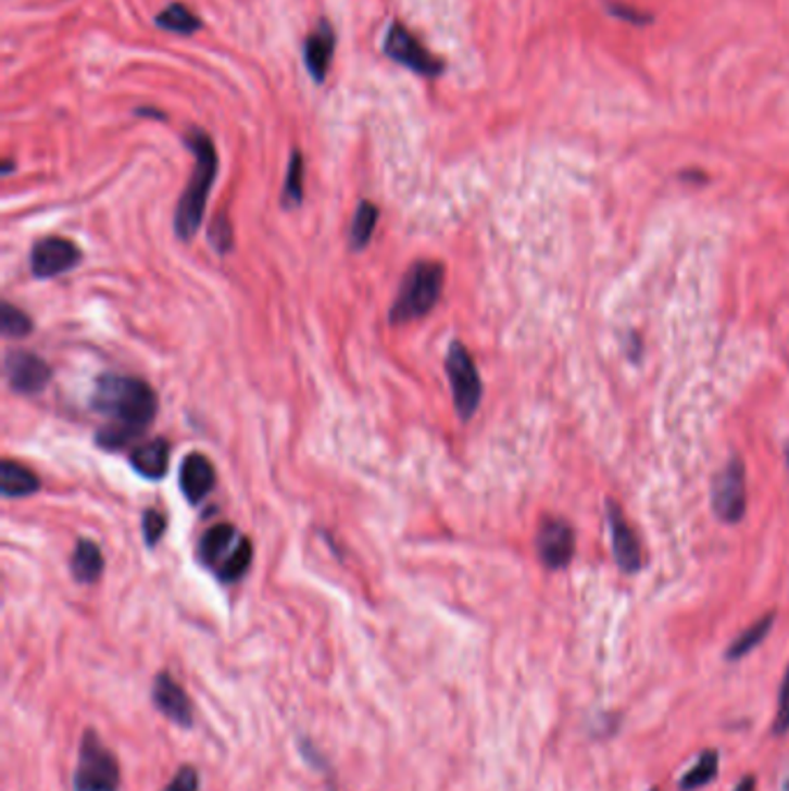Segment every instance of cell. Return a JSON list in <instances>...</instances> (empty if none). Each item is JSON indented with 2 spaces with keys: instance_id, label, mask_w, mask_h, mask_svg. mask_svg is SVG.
Returning a JSON list of instances; mask_svg holds the SVG:
<instances>
[{
  "instance_id": "6da1fadb",
  "label": "cell",
  "mask_w": 789,
  "mask_h": 791,
  "mask_svg": "<svg viewBox=\"0 0 789 791\" xmlns=\"http://www.w3.org/2000/svg\"><path fill=\"white\" fill-rule=\"evenodd\" d=\"M91 405L110 419L98 430V444L110 452L137 440L153 424L158 412L155 391L149 382L110 373L98 377Z\"/></svg>"
},
{
  "instance_id": "7a4b0ae2",
  "label": "cell",
  "mask_w": 789,
  "mask_h": 791,
  "mask_svg": "<svg viewBox=\"0 0 789 791\" xmlns=\"http://www.w3.org/2000/svg\"><path fill=\"white\" fill-rule=\"evenodd\" d=\"M184 141L195 155V170L190 174V181L181 194V200H178L174 229L178 234V239L190 241L195 234L200 231L204 221L209 192L213 188L215 174H218V151H215V143L209 137V133L200 128H190L184 135Z\"/></svg>"
},
{
  "instance_id": "3957f363",
  "label": "cell",
  "mask_w": 789,
  "mask_h": 791,
  "mask_svg": "<svg viewBox=\"0 0 789 791\" xmlns=\"http://www.w3.org/2000/svg\"><path fill=\"white\" fill-rule=\"evenodd\" d=\"M444 287V266L440 262H417L401 280L397 301L389 311L391 325L415 322L436 309Z\"/></svg>"
},
{
  "instance_id": "277c9868",
  "label": "cell",
  "mask_w": 789,
  "mask_h": 791,
  "mask_svg": "<svg viewBox=\"0 0 789 791\" xmlns=\"http://www.w3.org/2000/svg\"><path fill=\"white\" fill-rule=\"evenodd\" d=\"M200 558L221 581L235 583L253 563V547H250V539L231 524H218L204 532Z\"/></svg>"
},
{
  "instance_id": "5b68a950",
  "label": "cell",
  "mask_w": 789,
  "mask_h": 791,
  "mask_svg": "<svg viewBox=\"0 0 789 791\" xmlns=\"http://www.w3.org/2000/svg\"><path fill=\"white\" fill-rule=\"evenodd\" d=\"M121 768L116 754L104 748L98 731L88 729L79 745V757L72 787L75 791H118Z\"/></svg>"
},
{
  "instance_id": "8992f818",
  "label": "cell",
  "mask_w": 789,
  "mask_h": 791,
  "mask_svg": "<svg viewBox=\"0 0 789 791\" xmlns=\"http://www.w3.org/2000/svg\"><path fill=\"white\" fill-rule=\"evenodd\" d=\"M444 368H447V375H450V385H452L459 417L463 422H468L477 412V407L481 403V391H484L477 366L473 362L468 348L459 343V340H454V343L450 346V352H447Z\"/></svg>"
},
{
  "instance_id": "52a82bcc",
  "label": "cell",
  "mask_w": 789,
  "mask_h": 791,
  "mask_svg": "<svg viewBox=\"0 0 789 791\" xmlns=\"http://www.w3.org/2000/svg\"><path fill=\"white\" fill-rule=\"evenodd\" d=\"M711 505L713 514L723 524H739L746 516L748 491H746V465L739 456H731L723 470L711 481Z\"/></svg>"
},
{
  "instance_id": "ba28073f",
  "label": "cell",
  "mask_w": 789,
  "mask_h": 791,
  "mask_svg": "<svg viewBox=\"0 0 789 791\" xmlns=\"http://www.w3.org/2000/svg\"><path fill=\"white\" fill-rule=\"evenodd\" d=\"M383 49L387 59L412 70L419 77L436 79L444 72V61L434 56L401 22H393L389 26Z\"/></svg>"
},
{
  "instance_id": "9c48e42d",
  "label": "cell",
  "mask_w": 789,
  "mask_h": 791,
  "mask_svg": "<svg viewBox=\"0 0 789 791\" xmlns=\"http://www.w3.org/2000/svg\"><path fill=\"white\" fill-rule=\"evenodd\" d=\"M535 549L537 555H540V563L547 569L567 567L574 558V549H577L572 526L563 518L553 516L542 518V524L535 535Z\"/></svg>"
},
{
  "instance_id": "30bf717a",
  "label": "cell",
  "mask_w": 789,
  "mask_h": 791,
  "mask_svg": "<svg viewBox=\"0 0 789 791\" xmlns=\"http://www.w3.org/2000/svg\"><path fill=\"white\" fill-rule=\"evenodd\" d=\"M82 262V250L63 237H47L33 246L30 268L35 278H53L67 274Z\"/></svg>"
},
{
  "instance_id": "8fae6325",
  "label": "cell",
  "mask_w": 789,
  "mask_h": 791,
  "mask_svg": "<svg viewBox=\"0 0 789 791\" xmlns=\"http://www.w3.org/2000/svg\"><path fill=\"white\" fill-rule=\"evenodd\" d=\"M606 524H609V530H612V549H614V558H616L618 569L623 574L641 572L643 553H641L639 537H637L635 528L630 526V520L625 518L621 505H616L614 500H606Z\"/></svg>"
},
{
  "instance_id": "7c38bea8",
  "label": "cell",
  "mask_w": 789,
  "mask_h": 791,
  "mask_svg": "<svg viewBox=\"0 0 789 791\" xmlns=\"http://www.w3.org/2000/svg\"><path fill=\"white\" fill-rule=\"evenodd\" d=\"M5 375L12 391L35 395L51 382V366L38 354L12 350L5 356Z\"/></svg>"
},
{
  "instance_id": "4fadbf2b",
  "label": "cell",
  "mask_w": 789,
  "mask_h": 791,
  "mask_svg": "<svg viewBox=\"0 0 789 791\" xmlns=\"http://www.w3.org/2000/svg\"><path fill=\"white\" fill-rule=\"evenodd\" d=\"M151 699L155 708L163 713L167 720H172L178 727H192V704L186 694V690L178 686L170 671H160L153 680Z\"/></svg>"
},
{
  "instance_id": "5bb4252c",
  "label": "cell",
  "mask_w": 789,
  "mask_h": 791,
  "mask_svg": "<svg viewBox=\"0 0 789 791\" xmlns=\"http://www.w3.org/2000/svg\"><path fill=\"white\" fill-rule=\"evenodd\" d=\"M336 49V33L327 20H320L315 30L303 42V63L309 67L313 81L322 84L329 75L331 56Z\"/></svg>"
},
{
  "instance_id": "9a60e30c",
  "label": "cell",
  "mask_w": 789,
  "mask_h": 791,
  "mask_svg": "<svg viewBox=\"0 0 789 791\" xmlns=\"http://www.w3.org/2000/svg\"><path fill=\"white\" fill-rule=\"evenodd\" d=\"M213 487H215L213 463L202 454L186 456L181 465V491L188 498V502H192V505L202 502Z\"/></svg>"
},
{
  "instance_id": "2e32d148",
  "label": "cell",
  "mask_w": 789,
  "mask_h": 791,
  "mask_svg": "<svg viewBox=\"0 0 789 791\" xmlns=\"http://www.w3.org/2000/svg\"><path fill=\"white\" fill-rule=\"evenodd\" d=\"M130 463L141 477L163 479L170 467V444L163 438L143 442L133 452Z\"/></svg>"
},
{
  "instance_id": "e0dca14e",
  "label": "cell",
  "mask_w": 789,
  "mask_h": 791,
  "mask_svg": "<svg viewBox=\"0 0 789 791\" xmlns=\"http://www.w3.org/2000/svg\"><path fill=\"white\" fill-rule=\"evenodd\" d=\"M72 577L79 583H96L104 569L102 551L91 539H79L75 553H72Z\"/></svg>"
},
{
  "instance_id": "ac0fdd59",
  "label": "cell",
  "mask_w": 789,
  "mask_h": 791,
  "mask_svg": "<svg viewBox=\"0 0 789 791\" xmlns=\"http://www.w3.org/2000/svg\"><path fill=\"white\" fill-rule=\"evenodd\" d=\"M0 491L5 498H24L40 491V479L33 475L26 465L14 461L0 463Z\"/></svg>"
},
{
  "instance_id": "d6986e66",
  "label": "cell",
  "mask_w": 789,
  "mask_h": 791,
  "mask_svg": "<svg viewBox=\"0 0 789 791\" xmlns=\"http://www.w3.org/2000/svg\"><path fill=\"white\" fill-rule=\"evenodd\" d=\"M774 623H776V614H766L757 623H752L750 627H746L743 632L729 643V649H727L725 657L729 662H737V660L746 657L748 653L755 651L757 645L768 637V632H771V627H774Z\"/></svg>"
},
{
  "instance_id": "ffe728a7",
  "label": "cell",
  "mask_w": 789,
  "mask_h": 791,
  "mask_svg": "<svg viewBox=\"0 0 789 791\" xmlns=\"http://www.w3.org/2000/svg\"><path fill=\"white\" fill-rule=\"evenodd\" d=\"M155 26L176 33V35H192L202 28V20L197 16L188 5L184 3H170L163 12H158L155 16Z\"/></svg>"
},
{
  "instance_id": "44dd1931",
  "label": "cell",
  "mask_w": 789,
  "mask_h": 791,
  "mask_svg": "<svg viewBox=\"0 0 789 791\" xmlns=\"http://www.w3.org/2000/svg\"><path fill=\"white\" fill-rule=\"evenodd\" d=\"M717 766H721V754H717L715 750H706L699 754L697 764L686 773L684 778H680V782H678L680 791H694V789H702L709 782H713L717 776Z\"/></svg>"
},
{
  "instance_id": "7402d4cb",
  "label": "cell",
  "mask_w": 789,
  "mask_h": 791,
  "mask_svg": "<svg viewBox=\"0 0 789 791\" xmlns=\"http://www.w3.org/2000/svg\"><path fill=\"white\" fill-rule=\"evenodd\" d=\"M378 206L373 202H362L354 211V218L350 225V248L364 250L366 243L373 239L375 225H378Z\"/></svg>"
},
{
  "instance_id": "603a6c76",
  "label": "cell",
  "mask_w": 789,
  "mask_h": 791,
  "mask_svg": "<svg viewBox=\"0 0 789 791\" xmlns=\"http://www.w3.org/2000/svg\"><path fill=\"white\" fill-rule=\"evenodd\" d=\"M301 200H303V155H301V151H292L280 204L285 209H297L301 204Z\"/></svg>"
},
{
  "instance_id": "cb8c5ba5",
  "label": "cell",
  "mask_w": 789,
  "mask_h": 791,
  "mask_svg": "<svg viewBox=\"0 0 789 791\" xmlns=\"http://www.w3.org/2000/svg\"><path fill=\"white\" fill-rule=\"evenodd\" d=\"M0 329L8 338H24L33 331V319L5 301L3 309H0Z\"/></svg>"
},
{
  "instance_id": "d4e9b609",
  "label": "cell",
  "mask_w": 789,
  "mask_h": 791,
  "mask_svg": "<svg viewBox=\"0 0 789 791\" xmlns=\"http://www.w3.org/2000/svg\"><path fill=\"white\" fill-rule=\"evenodd\" d=\"M141 530H143V542L147 547H155L160 539H163L167 530V518L160 510H149L141 516Z\"/></svg>"
},
{
  "instance_id": "484cf974",
  "label": "cell",
  "mask_w": 789,
  "mask_h": 791,
  "mask_svg": "<svg viewBox=\"0 0 789 791\" xmlns=\"http://www.w3.org/2000/svg\"><path fill=\"white\" fill-rule=\"evenodd\" d=\"M774 736H785L789 731V667L785 669L780 692H778V711L774 720Z\"/></svg>"
},
{
  "instance_id": "4316f807",
  "label": "cell",
  "mask_w": 789,
  "mask_h": 791,
  "mask_svg": "<svg viewBox=\"0 0 789 791\" xmlns=\"http://www.w3.org/2000/svg\"><path fill=\"white\" fill-rule=\"evenodd\" d=\"M209 241H211V246L215 250H218V253H227V250L231 248V227H229L225 215H218V218L211 223Z\"/></svg>"
},
{
  "instance_id": "83f0119b",
  "label": "cell",
  "mask_w": 789,
  "mask_h": 791,
  "mask_svg": "<svg viewBox=\"0 0 789 791\" xmlns=\"http://www.w3.org/2000/svg\"><path fill=\"white\" fill-rule=\"evenodd\" d=\"M606 12L612 16H616V20L627 22V24H635V26H643V24L653 22L651 14H643L637 8H630L625 3H606Z\"/></svg>"
},
{
  "instance_id": "f1b7e54d",
  "label": "cell",
  "mask_w": 789,
  "mask_h": 791,
  "mask_svg": "<svg viewBox=\"0 0 789 791\" xmlns=\"http://www.w3.org/2000/svg\"><path fill=\"white\" fill-rule=\"evenodd\" d=\"M163 791H200V776L192 766H181Z\"/></svg>"
},
{
  "instance_id": "f546056e",
  "label": "cell",
  "mask_w": 789,
  "mask_h": 791,
  "mask_svg": "<svg viewBox=\"0 0 789 791\" xmlns=\"http://www.w3.org/2000/svg\"><path fill=\"white\" fill-rule=\"evenodd\" d=\"M135 114L137 116H147V118H160V121L167 118V114L165 112H158L155 106H139V110Z\"/></svg>"
},
{
  "instance_id": "4dcf8cb0",
  "label": "cell",
  "mask_w": 789,
  "mask_h": 791,
  "mask_svg": "<svg viewBox=\"0 0 789 791\" xmlns=\"http://www.w3.org/2000/svg\"><path fill=\"white\" fill-rule=\"evenodd\" d=\"M757 789V780H755V776H746L739 784H737V789H734V791H755Z\"/></svg>"
},
{
  "instance_id": "1f68e13d",
  "label": "cell",
  "mask_w": 789,
  "mask_h": 791,
  "mask_svg": "<svg viewBox=\"0 0 789 791\" xmlns=\"http://www.w3.org/2000/svg\"><path fill=\"white\" fill-rule=\"evenodd\" d=\"M14 167H12V160H5V165H3V174H10Z\"/></svg>"
},
{
  "instance_id": "d6a6232c",
  "label": "cell",
  "mask_w": 789,
  "mask_h": 791,
  "mask_svg": "<svg viewBox=\"0 0 789 791\" xmlns=\"http://www.w3.org/2000/svg\"><path fill=\"white\" fill-rule=\"evenodd\" d=\"M785 456H787V465H789V444L785 447Z\"/></svg>"
},
{
  "instance_id": "836d02e7",
  "label": "cell",
  "mask_w": 789,
  "mask_h": 791,
  "mask_svg": "<svg viewBox=\"0 0 789 791\" xmlns=\"http://www.w3.org/2000/svg\"><path fill=\"white\" fill-rule=\"evenodd\" d=\"M651 791H658V789H651Z\"/></svg>"
}]
</instances>
